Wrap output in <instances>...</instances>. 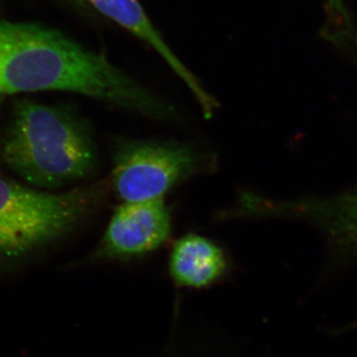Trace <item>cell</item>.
<instances>
[{
    "label": "cell",
    "instance_id": "obj_1",
    "mask_svg": "<svg viewBox=\"0 0 357 357\" xmlns=\"http://www.w3.org/2000/svg\"><path fill=\"white\" fill-rule=\"evenodd\" d=\"M62 91L98 98L144 116L170 121L175 109L63 33L0 20V95Z\"/></svg>",
    "mask_w": 357,
    "mask_h": 357
},
{
    "label": "cell",
    "instance_id": "obj_2",
    "mask_svg": "<svg viewBox=\"0 0 357 357\" xmlns=\"http://www.w3.org/2000/svg\"><path fill=\"white\" fill-rule=\"evenodd\" d=\"M7 166L40 189L55 190L86 178L96 164L88 126L62 107L17 100L2 145Z\"/></svg>",
    "mask_w": 357,
    "mask_h": 357
},
{
    "label": "cell",
    "instance_id": "obj_3",
    "mask_svg": "<svg viewBox=\"0 0 357 357\" xmlns=\"http://www.w3.org/2000/svg\"><path fill=\"white\" fill-rule=\"evenodd\" d=\"M109 182L42 192L0 177V259H17L67 236L107 199Z\"/></svg>",
    "mask_w": 357,
    "mask_h": 357
},
{
    "label": "cell",
    "instance_id": "obj_4",
    "mask_svg": "<svg viewBox=\"0 0 357 357\" xmlns=\"http://www.w3.org/2000/svg\"><path fill=\"white\" fill-rule=\"evenodd\" d=\"M211 159L191 146L159 141H123L114 150L109 184L123 203L163 199L178 183L203 172Z\"/></svg>",
    "mask_w": 357,
    "mask_h": 357
},
{
    "label": "cell",
    "instance_id": "obj_5",
    "mask_svg": "<svg viewBox=\"0 0 357 357\" xmlns=\"http://www.w3.org/2000/svg\"><path fill=\"white\" fill-rule=\"evenodd\" d=\"M163 199L123 203L114 211L89 262L130 261L161 248L172 231Z\"/></svg>",
    "mask_w": 357,
    "mask_h": 357
},
{
    "label": "cell",
    "instance_id": "obj_6",
    "mask_svg": "<svg viewBox=\"0 0 357 357\" xmlns=\"http://www.w3.org/2000/svg\"><path fill=\"white\" fill-rule=\"evenodd\" d=\"M255 213L285 215L318 225L340 255L357 258V188L326 199L294 202L257 199Z\"/></svg>",
    "mask_w": 357,
    "mask_h": 357
},
{
    "label": "cell",
    "instance_id": "obj_7",
    "mask_svg": "<svg viewBox=\"0 0 357 357\" xmlns=\"http://www.w3.org/2000/svg\"><path fill=\"white\" fill-rule=\"evenodd\" d=\"M230 273L225 249L211 239L190 234L174 244L168 259V274L176 288L202 291L222 283Z\"/></svg>",
    "mask_w": 357,
    "mask_h": 357
},
{
    "label": "cell",
    "instance_id": "obj_8",
    "mask_svg": "<svg viewBox=\"0 0 357 357\" xmlns=\"http://www.w3.org/2000/svg\"><path fill=\"white\" fill-rule=\"evenodd\" d=\"M98 13L114 21L121 27L126 28L141 40L149 44L160 54L162 58L172 68L174 72L187 84L199 107L204 117L211 119L218 107L215 98L204 91L197 77L181 62L177 56L171 51L159 32L155 29L151 21L148 20L144 9L138 0H88Z\"/></svg>",
    "mask_w": 357,
    "mask_h": 357
},
{
    "label": "cell",
    "instance_id": "obj_9",
    "mask_svg": "<svg viewBox=\"0 0 357 357\" xmlns=\"http://www.w3.org/2000/svg\"><path fill=\"white\" fill-rule=\"evenodd\" d=\"M0 96H1V95H0Z\"/></svg>",
    "mask_w": 357,
    "mask_h": 357
}]
</instances>
